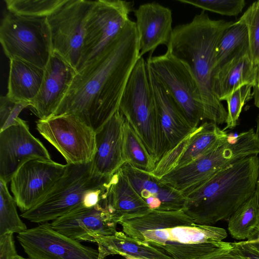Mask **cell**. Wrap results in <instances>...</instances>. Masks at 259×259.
I'll use <instances>...</instances> for the list:
<instances>
[{
	"instance_id": "6da1fadb",
	"label": "cell",
	"mask_w": 259,
	"mask_h": 259,
	"mask_svg": "<svg viewBox=\"0 0 259 259\" xmlns=\"http://www.w3.org/2000/svg\"><path fill=\"white\" fill-rule=\"evenodd\" d=\"M141 57L136 23L130 20L101 55L77 72L53 116L73 114L98 132L119 110L129 77Z\"/></svg>"
},
{
	"instance_id": "7a4b0ae2",
	"label": "cell",
	"mask_w": 259,
	"mask_h": 259,
	"mask_svg": "<svg viewBox=\"0 0 259 259\" xmlns=\"http://www.w3.org/2000/svg\"><path fill=\"white\" fill-rule=\"evenodd\" d=\"M118 224L126 235L172 259H198L220 246L227 237L225 229L197 224L183 210H151Z\"/></svg>"
},
{
	"instance_id": "3957f363",
	"label": "cell",
	"mask_w": 259,
	"mask_h": 259,
	"mask_svg": "<svg viewBox=\"0 0 259 259\" xmlns=\"http://www.w3.org/2000/svg\"><path fill=\"white\" fill-rule=\"evenodd\" d=\"M233 23L211 19L202 11L191 22L173 28L166 47L167 51L187 68L197 82L203 105L204 119L217 124L226 122L227 111L212 90L216 48L224 31Z\"/></svg>"
},
{
	"instance_id": "277c9868",
	"label": "cell",
	"mask_w": 259,
	"mask_h": 259,
	"mask_svg": "<svg viewBox=\"0 0 259 259\" xmlns=\"http://www.w3.org/2000/svg\"><path fill=\"white\" fill-rule=\"evenodd\" d=\"M259 156L240 159L184 194L183 211L199 225L226 220L256 191Z\"/></svg>"
},
{
	"instance_id": "5b68a950",
	"label": "cell",
	"mask_w": 259,
	"mask_h": 259,
	"mask_svg": "<svg viewBox=\"0 0 259 259\" xmlns=\"http://www.w3.org/2000/svg\"><path fill=\"white\" fill-rule=\"evenodd\" d=\"M110 177L95 174L92 161L67 164L65 172L52 188L21 217L31 222L42 224L81 207L96 206L103 198Z\"/></svg>"
},
{
	"instance_id": "8992f818",
	"label": "cell",
	"mask_w": 259,
	"mask_h": 259,
	"mask_svg": "<svg viewBox=\"0 0 259 259\" xmlns=\"http://www.w3.org/2000/svg\"><path fill=\"white\" fill-rule=\"evenodd\" d=\"M259 149L249 131L228 138L215 148L192 161L175 168L160 180L184 194L191 191L226 166L245 157L257 155Z\"/></svg>"
},
{
	"instance_id": "52a82bcc",
	"label": "cell",
	"mask_w": 259,
	"mask_h": 259,
	"mask_svg": "<svg viewBox=\"0 0 259 259\" xmlns=\"http://www.w3.org/2000/svg\"><path fill=\"white\" fill-rule=\"evenodd\" d=\"M0 41L10 60H23L42 69L53 53L51 30L46 16L9 12L1 22Z\"/></svg>"
},
{
	"instance_id": "ba28073f",
	"label": "cell",
	"mask_w": 259,
	"mask_h": 259,
	"mask_svg": "<svg viewBox=\"0 0 259 259\" xmlns=\"http://www.w3.org/2000/svg\"><path fill=\"white\" fill-rule=\"evenodd\" d=\"M119 110L156 163V112L146 61L137 62L122 93Z\"/></svg>"
},
{
	"instance_id": "9c48e42d",
	"label": "cell",
	"mask_w": 259,
	"mask_h": 259,
	"mask_svg": "<svg viewBox=\"0 0 259 259\" xmlns=\"http://www.w3.org/2000/svg\"><path fill=\"white\" fill-rule=\"evenodd\" d=\"M147 59L148 67L178 105L193 129L204 119V107L200 90L187 68L168 51Z\"/></svg>"
},
{
	"instance_id": "30bf717a",
	"label": "cell",
	"mask_w": 259,
	"mask_h": 259,
	"mask_svg": "<svg viewBox=\"0 0 259 259\" xmlns=\"http://www.w3.org/2000/svg\"><path fill=\"white\" fill-rule=\"evenodd\" d=\"M134 2L121 0L95 1L87 20L81 56L76 72L101 55L130 20Z\"/></svg>"
},
{
	"instance_id": "8fae6325",
	"label": "cell",
	"mask_w": 259,
	"mask_h": 259,
	"mask_svg": "<svg viewBox=\"0 0 259 259\" xmlns=\"http://www.w3.org/2000/svg\"><path fill=\"white\" fill-rule=\"evenodd\" d=\"M36 130L61 154L67 164L92 161L96 150V133L77 116L65 114L39 119Z\"/></svg>"
},
{
	"instance_id": "7c38bea8",
	"label": "cell",
	"mask_w": 259,
	"mask_h": 259,
	"mask_svg": "<svg viewBox=\"0 0 259 259\" xmlns=\"http://www.w3.org/2000/svg\"><path fill=\"white\" fill-rule=\"evenodd\" d=\"M95 1L65 0L47 16L53 52L63 58L76 71L85 27Z\"/></svg>"
},
{
	"instance_id": "4fadbf2b",
	"label": "cell",
	"mask_w": 259,
	"mask_h": 259,
	"mask_svg": "<svg viewBox=\"0 0 259 259\" xmlns=\"http://www.w3.org/2000/svg\"><path fill=\"white\" fill-rule=\"evenodd\" d=\"M17 239L29 259H99L98 250L40 224L18 234Z\"/></svg>"
},
{
	"instance_id": "5bb4252c",
	"label": "cell",
	"mask_w": 259,
	"mask_h": 259,
	"mask_svg": "<svg viewBox=\"0 0 259 259\" xmlns=\"http://www.w3.org/2000/svg\"><path fill=\"white\" fill-rule=\"evenodd\" d=\"M147 68L155 107L157 164L195 129L189 124L172 97L148 66Z\"/></svg>"
},
{
	"instance_id": "9a60e30c",
	"label": "cell",
	"mask_w": 259,
	"mask_h": 259,
	"mask_svg": "<svg viewBox=\"0 0 259 259\" xmlns=\"http://www.w3.org/2000/svg\"><path fill=\"white\" fill-rule=\"evenodd\" d=\"M67 164L32 159L24 163L10 181L11 191L22 212L33 207L62 176Z\"/></svg>"
},
{
	"instance_id": "2e32d148",
	"label": "cell",
	"mask_w": 259,
	"mask_h": 259,
	"mask_svg": "<svg viewBox=\"0 0 259 259\" xmlns=\"http://www.w3.org/2000/svg\"><path fill=\"white\" fill-rule=\"evenodd\" d=\"M32 159L52 161L42 143L30 132L27 122H18L0 132V179L7 183L24 163Z\"/></svg>"
},
{
	"instance_id": "e0dca14e",
	"label": "cell",
	"mask_w": 259,
	"mask_h": 259,
	"mask_svg": "<svg viewBox=\"0 0 259 259\" xmlns=\"http://www.w3.org/2000/svg\"><path fill=\"white\" fill-rule=\"evenodd\" d=\"M117 224L100 202L92 207L77 208L51 225L57 232L78 242L96 243L101 237L114 235Z\"/></svg>"
},
{
	"instance_id": "ac0fdd59",
	"label": "cell",
	"mask_w": 259,
	"mask_h": 259,
	"mask_svg": "<svg viewBox=\"0 0 259 259\" xmlns=\"http://www.w3.org/2000/svg\"><path fill=\"white\" fill-rule=\"evenodd\" d=\"M76 70L56 52H53L45 68L39 91L30 107L40 120L54 115L76 75Z\"/></svg>"
},
{
	"instance_id": "d6986e66",
	"label": "cell",
	"mask_w": 259,
	"mask_h": 259,
	"mask_svg": "<svg viewBox=\"0 0 259 259\" xmlns=\"http://www.w3.org/2000/svg\"><path fill=\"white\" fill-rule=\"evenodd\" d=\"M120 169L131 185L151 210H183L184 194L163 183L148 172L125 163Z\"/></svg>"
},
{
	"instance_id": "ffe728a7",
	"label": "cell",
	"mask_w": 259,
	"mask_h": 259,
	"mask_svg": "<svg viewBox=\"0 0 259 259\" xmlns=\"http://www.w3.org/2000/svg\"><path fill=\"white\" fill-rule=\"evenodd\" d=\"M124 121L118 110L96 133V150L92 161L95 174L110 177L126 163L123 153Z\"/></svg>"
},
{
	"instance_id": "44dd1931",
	"label": "cell",
	"mask_w": 259,
	"mask_h": 259,
	"mask_svg": "<svg viewBox=\"0 0 259 259\" xmlns=\"http://www.w3.org/2000/svg\"><path fill=\"white\" fill-rule=\"evenodd\" d=\"M134 13L141 57L152 53L159 45L168 46L173 31L169 8L156 2L147 3L140 5Z\"/></svg>"
},
{
	"instance_id": "7402d4cb",
	"label": "cell",
	"mask_w": 259,
	"mask_h": 259,
	"mask_svg": "<svg viewBox=\"0 0 259 259\" xmlns=\"http://www.w3.org/2000/svg\"><path fill=\"white\" fill-rule=\"evenodd\" d=\"M100 203L118 224L121 220L140 217L151 210L120 168L110 177Z\"/></svg>"
},
{
	"instance_id": "603a6c76",
	"label": "cell",
	"mask_w": 259,
	"mask_h": 259,
	"mask_svg": "<svg viewBox=\"0 0 259 259\" xmlns=\"http://www.w3.org/2000/svg\"><path fill=\"white\" fill-rule=\"evenodd\" d=\"M258 67L252 62L248 47L245 48L221 67L212 77V90L220 101H226L237 89L245 84L254 85Z\"/></svg>"
},
{
	"instance_id": "cb8c5ba5",
	"label": "cell",
	"mask_w": 259,
	"mask_h": 259,
	"mask_svg": "<svg viewBox=\"0 0 259 259\" xmlns=\"http://www.w3.org/2000/svg\"><path fill=\"white\" fill-rule=\"evenodd\" d=\"M44 73L45 69L27 62L10 60L6 96L12 100L31 104L39 91Z\"/></svg>"
},
{
	"instance_id": "d4e9b609",
	"label": "cell",
	"mask_w": 259,
	"mask_h": 259,
	"mask_svg": "<svg viewBox=\"0 0 259 259\" xmlns=\"http://www.w3.org/2000/svg\"><path fill=\"white\" fill-rule=\"evenodd\" d=\"M99 259L110 255H127L142 259H172L160 249L139 241L123 231L97 240Z\"/></svg>"
},
{
	"instance_id": "484cf974",
	"label": "cell",
	"mask_w": 259,
	"mask_h": 259,
	"mask_svg": "<svg viewBox=\"0 0 259 259\" xmlns=\"http://www.w3.org/2000/svg\"><path fill=\"white\" fill-rule=\"evenodd\" d=\"M228 136L229 134L216 123L211 121L204 122L190 134L185 150L175 168L184 165L207 153L225 141Z\"/></svg>"
},
{
	"instance_id": "4316f807",
	"label": "cell",
	"mask_w": 259,
	"mask_h": 259,
	"mask_svg": "<svg viewBox=\"0 0 259 259\" xmlns=\"http://www.w3.org/2000/svg\"><path fill=\"white\" fill-rule=\"evenodd\" d=\"M228 230L232 238L248 239L259 226V202L255 193L228 219Z\"/></svg>"
},
{
	"instance_id": "83f0119b",
	"label": "cell",
	"mask_w": 259,
	"mask_h": 259,
	"mask_svg": "<svg viewBox=\"0 0 259 259\" xmlns=\"http://www.w3.org/2000/svg\"><path fill=\"white\" fill-rule=\"evenodd\" d=\"M247 47L248 38L247 28L244 24L237 21L224 31L218 41L216 48L214 70Z\"/></svg>"
},
{
	"instance_id": "f1b7e54d",
	"label": "cell",
	"mask_w": 259,
	"mask_h": 259,
	"mask_svg": "<svg viewBox=\"0 0 259 259\" xmlns=\"http://www.w3.org/2000/svg\"><path fill=\"white\" fill-rule=\"evenodd\" d=\"M123 153L126 162L138 169L151 172L155 168V161L125 119L123 126Z\"/></svg>"
},
{
	"instance_id": "f546056e",
	"label": "cell",
	"mask_w": 259,
	"mask_h": 259,
	"mask_svg": "<svg viewBox=\"0 0 259 259\" xmlns=\"http://www.w3.org/2000/svg\"><path fill=\"white\" fill-rule=\"evenodd\" d=\"M17 206L7 183L0 179V236L9 233L19 234L28 229L18 213Z\"/></svg>"
},
{
	"instance_id": "4dcf8cb0",
	"label": "cell",
	"mask_w": 259,
	"mask_h": 259,
	"mask_svg": "<svg viewBox=\"0 0 259 259\" xmlns=\"http://www.w3.org/2000/svg\"><path fill=\"white\" fill-rule=\"evenodd\" d=\"M65 0H5L9 12L24 16L47 17Z\"/></svg>"
},
{
	"instance_id": "1f68e13d",
	"label": "cell",
	"mask_w": 259,
	"mask_h": 259,
	"mask_svg": "<svg viewBox=\"0 0 259 259\" xmlns=\"http://www.w3.org/2000/svg\"><path fill=\"white\" fill-rule=\"evenodd\" d=\"M247 29L248 50L253 64L259 67V1L253 2L238 20Z\"/></svg>"
},
{
	"instance_id": "d6a6232c",
	"label": "cell",
	"mask_w": 259,
	"mask_h": 259,
	"mask_svg": "<svg viewBox=\"0 0 259 259\" xmlns=\"http://www.w3.org/2000/svg\"><path fill=\"white\" fill-rule=\"evenodd\" d=\"M178 2L189 4L200 8L202 11L228 16H236L244 8V0H177Z\"/></svg>"
},
{
	"instance_id": "836d02e7",
	"label": "cell",
	"mask_w": 259,
	"mask_h": 259,
	"mask_svg": "<svg viewBox=\"0 0 259 259\" xmlns=\"http://www.w3.org/2000/svg\"><path fill=\"white\" fill-rule=\"evenodd\" d=\"M253 86L245 84L235 90L226 100L228 104L226 126L223 130L233 129L237 125L238 120L244 104L252 96Z\"/></svg>"
},
{
	"instance_id": "e575fe53",
	"label": "cell",
	"mask_w": 259,
	"mask_h": 259,
	"mask_svg": "<svg viewBox=\"0 0 259 259\" xmlns=\"http://www.w3.org/2000/svg\"><path fill=\"white\" fill-rule=\"evenodd\" d=\"M30 106V103L11 99L6 95L0 98V132L16 124L19 115L25 108Z\"/></svg>"
},
{
	"instance_id": "d590c367",
	"label": "cell",
	"mask_w": 259,
	"mask_h": 259,
	"mask_svg": "<svg viewBox=\"0 0 259 259\" xmlns=\"http://www.w3.org/2000/svg\"><path fill=\"white\" fill-rule=\"evenodd\" d=\"M191 134L167 153L156 164L155 169L149 173L160 179L173 169L185 150Z\"/></svg>"
},
{
	"instance_id": "8d00e7d4",
	"label": "cell",
	"mask_w": 259,
	"mask_h": 259,
	"mask_svg": "<svg viewBox=\"0 0 259 259\" xmlns=\"http://www.w3.org/2000/svg\"><path fill=\"white\" fill-rule=\"evenodd\" d=\"M198 259H248L240 254L233 247L232 242L223 241L213 250Z\"/></svg>"
},
{
	"instance_id": "74e56055",
	"label": "cell",
	"mask_w": 259,
	"mask_h": 259,
	"mask_svg": "<svg viewBox=\"0 0 259 259\" xmlns=\"http://www.w3.org/2000/svg\"><path fill=\"white\" fill-rule=\"evenodd\" d=\"M18 255L13 233L0 236V259H14Z\"/></svg>"
},
{
	"instance_id": "f35d334b",
	"label": "cell",
	"mask_w": 259,
	"mask_h": 259,
	"mask_svg": "<svg viewBox=\"0 0 259 259\" xmlns=\"http://www.w3.org/2000/svg\"><path fill=\"white\" fill-rule=\"evenodd\" d=\"M234 248L242 255L248 259H259V251L247 240L232 242Z\"/></svg>"
},
{
	"instance_id": "ab89813d",
	"label": "cell",
	"mask_w": 259,
	"mask_h": 259,
	"mask_svg": "<svg viewBox=\"0 0 259 259\" xmlns=\"http://www.w3.org/2000/svg\"><path fill=\"white\" fill-rule=\"evenodd\" d=\"M247 241L259 251V226L252 233Z\"/></svg>"
},
{
	"instance_id": "60d3db41",
	"label": "cell",
	"mask_w": 259,
	"mask_h": 259,
	"mask_svg": "<svg viewBox=\"0 0 259 259\" xmlns=\"http://www.w3.org/2000/svg\"><path fill=\"white\" fill-rule=\"evenodd\" d=\"M252 96L254 105L259 109V67H258L256 82L252 88Z\"/></svg>"
},
{
	"instance_id": "b9f144b4",
	"label": "cell",
	"mask_w": 259,
	"mask_h": 259,
	"mask_svg": "<svg viewBox=\"0 0 259 259\" xmlns=\"http://www.w3.org/2000/svg\"><path fill=\"white\" fill-rule=\"evenodd\" d=\"M256 122H257V125H256V130L255 131V133H256V136L259 140V114L257 116ZM255 194L256 195V196L258 198V202H259V169H258V180H257V182Z\"/></svg>"
},
{
	"instance_id": "7bdbcfd3",
	"label": "cell",
	"mask_w": 259,
	"mask_h": 259,
	"mask_svg": "<svg viewBox=\"0 0 259 259\" xmlns=\"http://www.w3.org/2000/svg\"><path fill=\"white\" fill-rule=\"evenodd\" d=\"M121 256H122L121 259H142L127 255H122Z\"/></svg>"
},
{
	"instance_id": "ee69618b",
	"label": "cell",
	"mask_w": 259,
	"mask_h": 259,
	"mask_svg": "<svg viewBox=\"0 0 259 259\" xmlns=\"http://www.w3.org/2000/svg\"><path fill=\"white\" fill-rule=\"evenodd\" d=\"M14 259H29V258H24L21 256H20V255H18L17 257H16Z\"/></svg>"
}]
</instances>
